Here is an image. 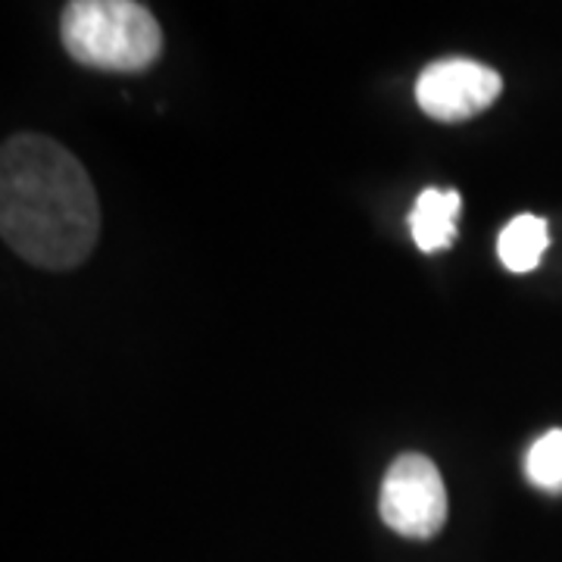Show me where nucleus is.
Segmentation results:
<instances>
[{
    "label": "nucleus",
    "instance_id": "obj_2",
    "mask_svg": "<svg viewBox=\"0 0 562 562\" xmlns=\"http://www.w3.org/2000/svg\"><path fill=\"white\" fill-rule=\"evenodd\" d=\"M72 60L103 72H140L162 54V29L135 0H76L60 16Z\"/></svg>",
    "mask_w": 562,
    "mask_h": 562
},
{
    "label": "nucleus",
    "instance_id": "obj_7",
    "mask_svg": "<svg viewBox=\"0 0 562 562\" xmlns=\"http://www.w3.org/2000/svg\"><path fill=\"white\" fill-rule=\"evenodd\" d=\"M525 475L547 494H562V428L547 431L528 447Z\"/></svg>",
    "mask_w": 562,
    "mask_h": 562
},
{
    "label": "nucleus",
    "instance_id": "obj_4",
    "mask_svg": "<svg viewBox=\"0 0 562 562\" xmlns=\"http://www.w3.org/2000/svg\"><path fill=\"white\" fill-rule=\"evenodd\" d=\"M503 79L497 69L479 60L431 63L416 81L422 113L438 122H462L479 116L501 98Z\"/></svg>",
    "mask_w": 562,
    "mask_h": 562
},
{
    "label": "nucleus",
    "instance_id": "obj_3",
    "mask_svg": "<svg viewBox=\"0 0 562 562\" xmlns=\"http://www.w3.org/2000/svg\"><path fill=\"white\" fill-rule=\"evenodd\" d=\"M379 513L403 538H435L447 522V487L438 465L422 453L397 457L384 472Z\"/></svg>",
    "mask_w": 562,
    "mask_h": 562
},
{
    "label": "nucleus",
    "instance_id": "obj_1",
    "mask_svg": "<svg viewBox=\"0 0 562 562\" xmlns=\"http://www.w3.org/2000/svg\"><path fill=\"white\" fill-rule=\"evenodd\" d=\"M0 235L41 269H76L101 238V203L85 166L47 135H13L0 150Z\"/></svg>",
    "mask_w": 562,
    "mask_h": 562
},
{
    "label": "nucleus",
    "instance_id": "obj_6",
    "mask_svg": "<svg viewBox=\"0 0 562 562\" xmlns=\"http://www.w3.org/2000/svg\"><path fill=\"white\" fill-rule=\"evenodd\" d=\"M547 244H550L547 220L535 213H522L513 222H506V228L497 238V257L509 272H531L541 262Z\"/></svg>",
    "mask_w": 562,
    "mask_h": 562
},
{
    "label": "nucleus",
    "instance_id": "obj_5",
    "mask_svg": "<svg viewBox=\"0 0 562 562\" xmlns=\"http://www.w3.org/2000/svg\"><path fill=\"white\" fill-rule=\"evenodd\" d=\"M460 191L425 188L409 213V232L422 254H441L457 241V220H460Z\"/></svg>",
    "mask_w": 562,
    "mask_h": 562
}]
</instances>
